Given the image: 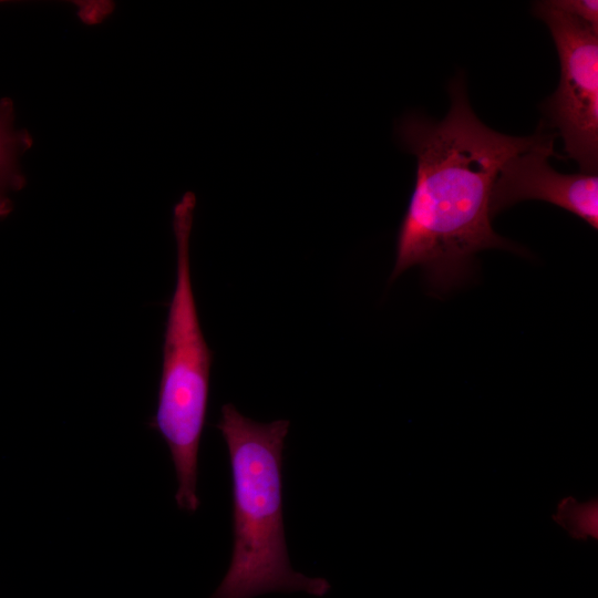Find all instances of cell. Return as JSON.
Instances as JSON below:
<instances>
[{"instance_id": "obj_3", "label": "cell", "mask_w": 598, "mask_h": 598, "mask_svg": "<svg viewBox=\"0 0 598 598\" xmlns=\"http://www.w3.org/2000/svg\"><path fill=\"white\" fill-rule=\"evenodd\" d=\"M195 205V195L186 192L173 209L176 285L164 333L157 410L150 422L169 447L178 483L175 501L178 508L188 513L196 512L199 506L196 492L198 450L213 361L192 286L189 239Z\"/></svg>"}, {"instance_id": "obj_5", "label": "cell", "mask_w": 598, "mask_h": 598, "mask_svg": "<svg viewBox=\"0 0 598 598\" xmlns=\"http://www.w3.org/2000/svg\"><path fill=\"white\" fill-rule=\"evenodd\" d=\"M554 141L509 158L494 183L489 212L492 218L514 204L537 199L561 207L591 228H598V175L561 174L548 163L555 155Z\"/></svg>"}, {"instance_id": "obj_7", "label": "cell", "mask_w": 598, "mask_h": 598, "mask_svg": "<svg viewBox=\"0 0 598 598\" xmlns=\"http://www.w3.org/2000/svg\"><path fill=\"white\" fill-rule=\"evenodd\" d=\"M553 520L575 540L598 539V499L580 502L573 496L563 497L551 516Z\"/></svg>"}, {"instance_id": "obj_6", "label": "cell", "mask_w": 598, "mask_h": 598, "mask_svg": "<svg viewBox=\"0 0 598 598\" xmlns=\"http://www.w3.org/2000/svg\"><path fill=\"white\" fill-rule=\"evenodd\" d=\"M32 146V137L16 124L12 100H0V219L13 210L12 194L25 185L21 156Z\"/></svg>"}, {"instance_id": "obj_4", "label": "cell", "mask_w": 598, "mask_h": 598, "mask_svg": "<svg viewBox=\"0 0 598 598\" xmlns=\"http://www.w3.org/2000/svg\"><path fill=\"white\" fill-rule=\"evenodd\" d=\"M553 35L560 62L556 92L543 107L558 128L565 151L582 173L598 166V29L556 9L550 1L534 4Z\"/></svg>"}, {"instance_id": "obj_2", "label": "cell", "mask_w": 598, "mask_h": 598, "mask_svg": "<svg viewBox=\"0 0 598 598\" xmlns=\"http://www.w3.org/2000/svg\"><path fill=\"white\" fill-rule=\"evenodd\" d=\"M289 421L259 423L231 403L216 424L229 454L234 546L230 565L210 598H254L269 592L323 597L328 580L292 569L282 519V451Z\"/></svg>"}, {"instance_id": "obj_8", "label": "cell", "mask_w": 598, "mask_h": 598, "mask_svg": "<svg viewBox=\"0 0 598 598\" xmlns=\"http://www.w3.org/2000/svg\"><path fill=\"white\" fill-rule=\"evenodd\" d=\"M558 10L598 29V2L596 0H551Z\"/></svg>"}, {"instance_id": "obj_1", "label": "cell", "mask_w": 598, "mask_h": 598, "mask_svg": "<svg viewBox=\"0 0 598 598\" xmlns=\"http://www.w3.org/2000/svg\"><path fill=\"white\" fill-rule=\"evenodd\" d=\"M448 90L452 103L442 121L411 113L395 127L401 145L416 157V173L390 281L420 266L441 292L468 277L483 249L524 251L493 230L492 189L509 158L554 141L542 131L524 137L496 132L474 114L461 78Z\"/></svg>"}]
</instances>
